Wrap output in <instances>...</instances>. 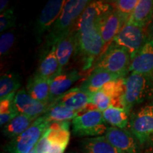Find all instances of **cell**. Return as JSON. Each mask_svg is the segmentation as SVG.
I'll list each match as a JSON object with an SVG mask.
<instances>
[{"mask_svg": "<svg viewBox=\"0 0 153 153\" xmlns=\"http://www.w3.org/2000/svg\"><path fill=\"white\" fill-rule=\"evenodd\" d=\"M114 9L111 2L90 1L82 13L75 26L76 51L83 62V69L90 68L96 59L104 52V45L100 34V26L104 16Z\"/></svg>", "mask_w": 153, "mask_h": 153, "instance_id": "obj_1", "label": "cell"}, {"mask_svg": "<svg viewBox=\"0 0 153 153\" xmlns=\"http://www.w3.org/2000/svg\"><path fill=\"white\" fill-rule=\"evenodd\" d=\"M90 1L87 0H68L66 1L62 11L44 38L41 55L49 51L62 37L74 30L84 10Z\"/></svg>", "mask_w": 153, "mask_h": 153, "instance_id": "obj_2", "label": "cell"}, {"mask_svg": "<svg viewBox=\"0 0 153 153\" xmlns=\"http://www.w3.org/2000/svg\"><path fill=\"white\" fill-rule=\"evenodd\" d=\"M153 99V76L131 72L126 78L125 92L122 97L123 108L131 114L134 106Z\"/></svg>", "mask_w": 153, "mask_h": 153, "instance_id": "obj_3", "label": "cell"}, {"mask_svg": "<svg viewBox=\"0 0 153 153\" xmlns=\"http://www.w3.org/2000/svg\"><path fill=\"white\" fill-rule=\"evenodd\" d=\"M128 128L141 148L153 147V101L130 115Z\"/></svg>", "mask_w": 153, "mask_h": 153, "instance_id": "obj_4", "label": "cell"}, {"mask_svg": "<svg viewBox=\"0 0 153 153\" xmlns=\"http://www.w3.org/2000/svg\"><path fill=\"white\" fill-rule=\"evenodd\" d=\"M70 121L51 123L36 145V153H64L70 138Z\"/></svg>", "mask_w": 153, "mask_h": 153, "instance_id": "obj_5", "label": "cell"}, {"mask_svg": "<svg viewBox=\"0 0 153 153\" xmlns=\"http://www.w3.org/2000/svg\"><path fill=\"white\" fill-rule=\"evenodd\" d=\"M51 123L43 115L39 116L28 128L6 145L7 153H28L36 147Z\"/></svg>", "mask_w": 153, "mask_h": 153, "instance_id": "obj_6", "label": "cell"}, {"mask_svg": "<svg viewBox=\"0 0 153 153\" xmlns=\"http://www.w3.org/2000/svg\"><path fill=\"white\" fill-rule=\"evenodd\" d=\"M110 126L105 121L102 111H86L72 120V133L74 136L93 137L101 136Z\"/></svg>", "mask_w": 153, "mask_h": 153, "instance_id": "obj_7", "label": "cell"}, {"mask_svg": "<svg viewBox=\"0 0 153 153\" xmlns=\"http://www.w3.org/2000/svg\"><path fill=\"white\" fill-rule=\"evenodd\" d=\"M131 62L129 53L125 49L111 43L99 57L94 69H101L123 77L130 72Z\"/></svg>", "mask_w": 153, "mask_h": 153, "instance_id": "obj_8", "label": "cell"}, {"mask_svg": "<svg viewBox=\"0 0 153 153\" xmlns=\"http://www.w3.org/2000/svg\"><path fill=\"white\" fill-rule=\"evenodd\" d=\"M148 40L150 38L147 29L126 22L112 43L125 49L132 59Z\"/></svg>", "mask_w": 153, "mask_h": 153, "instance_id": "obj_9", "label": "cell"}, {"mask_svg": "<svg viewBox=\"0 0 153 153\" xmlns=\"http://www.w3.org/2000/svg\"><path fill=\"white\" fill-rule=\"evenodd\" d=\"M65 2V0H50L44 7L38 17L34 28L38 43H41L42 41H43V36H46L60 16Z\"/></svg>", "mask_w": 153, "mask_h": 153, "instance_id": "obj_10", "label": "cell"}, {"mask_svg": "<svg viewBox=\"0 0 153 153\" xmlns=\"http://www.w3.org/2000/svg\"><path fill=\"white\" fill-rule=\"evenodd\" d=\"M104 136L122 153H141V146L129 130L110 126Z\"/></svg>", "mask_w": 153, "mask_h": 153, "instance_id": "obj_11", "label": "cell"}, {"mask_svg": "<svg viewBox=\"0 0 153 153\" xmlns=\"http://www.w3.org/2000/svg\"><path fill=\"white\" fill-rule=\"evenodd\" d=\"M126 22L127 20L125 17L114 8L104 16L100 26V34L104 45V52L110 46Z\"/></svg>", "mask_w": 153, "mask_h": 153, "instance_id": "obj_12", "label": "cell"}, {"mask_svg": "<svg viewBox=\"0 0 153 153\" xmlns=\"http://www.w3.org/2000/svg\"><path fill=\"white\" fill-rule=\"evenodd\" d=\"M14 105L19 114L38 118L46 112L49 105L30 97L26 89H21L14 97Z\"/></svg>", "mask_w": 153, "mask_h": 153, "instance_id": "obj_13", "label": "cell"}, {"mask_svg": "<svg viewBox=\"0 0 153 153\" xmlns=\"http://www.w3.org/2000/svg\"><path fill=\"white\" fill-rule=\"evenodd\" d=\"M82 78V74L76 69L62 71L50 82L49 104L64 94L70 87Z\"/></svg>", "mask_w": 153, "mask_h": 153, "instance_id": "obj_14", "label": "cell"}, {"mask_svg": "<svg viewBox=\"0 0 153 153\" xmlns=\"http://www.w3.org/2000/svg\"><path fill=\"white\" fill-rule=\"evenodd\" d=\"M91 96V94L82 89L79 87H73L52 103L61 105L69 109L80 111L85 109L87 105L90 104Z\"/></svg>", "mask_w": 153, "mask_h": 153, "instance_id": "obj_15", "label": "cell"}, {"mask_svg": "<svg viewBox=\"0 0 153 153\" xmlns=\"http://www.w3.org/2000/svg\"><path fill=\"white\" fill-rule=\"evenodd\" d=\"M129 71L153 76V40H148L131 59Z\"/></svg>", "mask_w": 153, "mask_h": 153, "instance_id": "obj_16", "label": "cell"}, {"mask_svg": "<svg viewBox=\"0 0 153 153\" xmlns=\"http://www.w3.org/2000/svg\"><path fill=\"white\" fill-rule=\"evenodd\" d=\"M39 65L36 73L45 79L51 80L62 72L56 55L55 45L41 55Z\"/></svg>", "mask_w": 153, "mask_h": 153, "instance_id": "obj_17", "label": "cell"}, {"mask_svg": "<svg viewBox=\"0 0 153 153\" xmlns=\"http://www.w3.org/2000/svg\"><path fill=\"white\" fill-rule=\"evenodd\" d=\"M119 78L123 77H120L119 76L101 69H94L91 73L82 82L79 87L87 93L92 94L101 90L106 84Z\"/></svg>", "mask_w": 153, "mask_h": 153, "instance_id": "obj_18", "label": "cell"}, {"mask_svg": "<svg viewBox=\"0 0 153 153\" xmlns=\"http://www.w3.org/2000/svg\"><path fill=\"white\" fill-rule=\"evenodd\" d=\"M76 45V31L74 28L70 33L61 38L55 45L56 55L62 70L65 67L68 65L72 55H75Z\"/></svg>", "mask_w": 153, "mask_h": 153, "instance_id": "obj_19", "label": "cell"}, {"mask_svg": "<svg viewBox=\"0 0 153 153\" xmlns=\"http://www.w3.org/2000/svg\"><path fill=\"white\" fill-rule=\"evenodd\" d=\"M50 82L51 80L35 73L28 80L26 89L33 99L49 105Z\"/></svg>", "mask_w": 153, "mask_h": 153, "instance_id": "obj_20", "label": "cell"}, {"mask_svg": "<svg viewBox=\"0 0 153 153\" xmlns=\"http://www.w3.org/2000/svg\"><path fill=\"white\" fill-rule=\"evenodd\" d=\"M153 19V0H139L127 22L148 29Z\"/></svg>", "mask_w": 153, "mask_h": 153, "instance_id": "obj_21", "label": "cell"}, {"mask_svg": "<svg viewBox=\"0 0 153 153\" xmlns=\"http://www.w3.org/2000/svg\"><path fill=\"white\" fill-rule=\"evenodd\" d=\"M79 146L82 153H122L104 135L83 138Z\"/></svg>", "mask_w": 153, "mask_h": 153, "instance_id": "obj_22", "label": "cell"}, {"mask_svg": "<svg viewBox=\"0 0 153 153\" xmlns=\"http://www.w3.org/2000/svg\"><path fill=\"white\" fill-rule=\"evenodd\" d=\"M37 118L19 114L14 119L1 127L3 135L9 139H14L26 131Z\"/></svg>", "mask_w": 153, "mask_h": 153, "instance_id": "obj_23", "label": "cell"}, {"mask_svg": "<svg viewBox=\"0 0 153 153\" xmlns=\"http://www.w3.org/2000/svg\"><path fill=\"white\" fill-rule=\"evenodd\" d=\"M85 111H76L56 104H49L46 112L43 114L51 123L70 121Z\"/></svg>", "mask_w": 153, "mask_h": 153, "instance_id": "obj_24", "label": "cell"}, {"mask_svg": "<svg viewBox=\"0 0 153 153\" xmlns=\"http://www.w3.org/2000/svg\"><path fill=\"white\" fill-rule=\"evenodd\" d=\"M105 121L111 127L126 129L128 126L131 114L124 108L111 106L102 112Z\"/></svg>", "mask_w": 153, "mask_h": 153, "instance_id": "obj_25", "label": "cell"}, {"mask_svg": "<svg viewBox=\"0 0 153 153\" xmlns=\"http://www.w3.org/2000/svg\"><path fill=\"white\" fill-rule=\"evenodd\" d=\"M16 94V92L11 94L0 100V125L1 127L19 114L14 105V97Z\"/></svg>", "mask_w": 153, "mask_h": 153, "instance_id": "obj_26", "label": "cell"}, {"mask_svg": "<svg viewBox=\"0 0 153 153\" xmlns=\"http://www.w3.org/2000/svg\"><path fill=\"white\" fill-rule=\"evenodd\" d=\"M21 87L20 76L15 72H6L0 77V99L17 92Z\"/></svg>", "mask_w": 153, "mask_h": 153, "instance_id": "obj_27", "label": "cell"}, {"mask_svg": "<svg viewBox=\"0 0 153 153\" xmlns=\"http://www.w3.org/2000/svg\"><path fill=\"white\" fill-rule=\"evenodd\" d=\"M139 0H117L111 1V4L116 10L125 17L128 22Z\"/></svg>", "mask_w": 153, "mask_h": 153, "instance_id": "obj_28", "label": "cell"}, {"mask_svg": "<svg viewBox=\"0 0 153 153\" xmlns=\"http://www.w3.org/2000/svg\"><path fill=\"white\" fill-rule=\"evenodd\" d=\"M16 36L13 30L4 32L0 37V55L4 57L10 53L15 43Z\"/></svg>", "mask_w": 153, "mask_h": 153, "instance_id": "obj_29", "label": "cell"}, {"mask_svg": "<svg viewBox=\"0 0 153 153\" xmlns=\"http://www.w3.org/2000/svg\"><path fill=\"white\" fill-rule=\"evenodd\" d=\"M111 98L102 90L97 91L91 96V103L100 111H104L111 106Z\"/></svg>", "mask_w": 153, "mask_h": 153, "instance_id": "obj_30", "label": "cell"}, {"mask_svg": "<svg viewBox=\"0 0 153 153\" xmlns=\"http://www.w3.org/2000/svg\"><path fill=\"white\" fill-rule=\"evenodd\" d=\"M16 24V15L12 8L8 9L0 15V32L11 30Z\"/></svg>", "mask_w": 153, "mask_h": 153, "instance_id": "obj_31", "label": "cell"}, {"mask_svg": "<svg viewBox=\"0 0 153 153\" xmlns=\"http://www.w3.org/2000/svg\"><path fill=\"white\" fill-rule=\"evenodd\" d=\"M9 4V1L8 0H1L0 1V12H1V14L8 9L7 7H8Z\"/></svg>", "mask_w": 153, "mask_h": 153, "instance_id": "obj_32", "label": "cell"}, {"mask_svg": "<svg viewBox=\"0 0 153 153\" xmlns=\"http://www.w3.org/2000/svg\"><path fill=\"white\" fill-rule=\"evenodd\" d=\"M148 36H149V38H150V40H153V19L152 20V22H151L150 26H148Z\"/></svg>", "mask_w": 153, "mask_h": 153, "instance_id": "obj_33", "label": "cell"}, {"mask_svg": "<svg viewBox=\"0 0 153 153\" xmlns=\"http://www.w3.org/2000/svg\"><path fill=\"white\" fill-rule=\"evenodd\" d=\"M28 153H36V148H34L32 149V150H30Z\"/></svg>", "mask_w": 153, "mask_h": 153, "instance_id": "obj_34", "label": "cell"}, {"mask_svg": "<svg viewBox=\"0 0 153 153\" xmlns=\"http://www.w3.org/2000/svg\"><path fill=\"white\" fill-rule=\"evenodd\" d=\"M69 153H77V152H69Z\"/></svg>", "mask_w": 153, "mask_h": 153, "instance_id": "obj_35", "label": "cell"}]
</instances>
